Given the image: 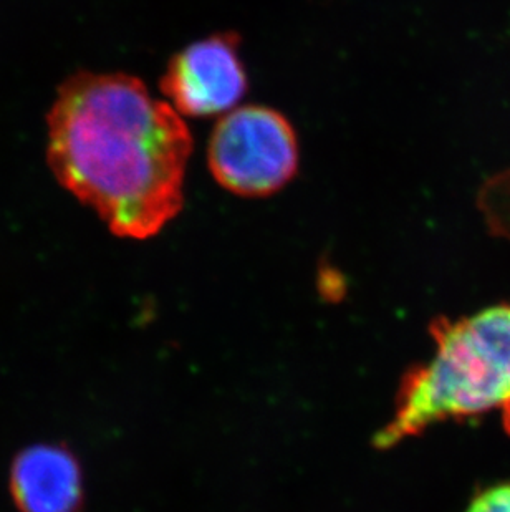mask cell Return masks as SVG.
I'll return each instance as SVG.
<instances>
[{
    "label": "cell",
    "instance_id": "obj_3",
    "mask_svg": "<svg viewBox=\"0 0 510 512\" xmlns=\"http://www.w3.org/2000/svg\"><path fill=\"white\" fill-rule=\"evenodd\" d=\"M299 163L294 126L264 105L236 107L222 115L207 145L212 178L242 198L279 193L297 176Z\"/></svg>",
    "mask_w": 510,
    "mask_h": 512
},
{
    "label": "cell",
    "instance_id": "obj_5",
    "mask_svg": "<svg viewBox=\"0 0 510 512\" xmlns=\"http://www.w3.org/2000/svg\"><path fill=\"white\" fill-rule=\"evenodd\" d=\"M10 494L20 512H78L83 503L82 469L62 446L20 451L10 468Z\"/></svg>",
    "mask_w": 510,
    "mask_h": 512
},
{
    "label": "cell",
    "instance_id": "obj_2",
    "mask_svg": "<svg viewBox=\"0 0 510 512\" xmlns=\"http://www.w3.org/2000/svg\"><path fill=\"white\" fill-rule=\"evenodd\" d=\"M431 360L401 382L395 413L376 435L388 450L433 425L494 415L510 435V302L431 324Z\"/></svg>",
    "mask_w": 510,
    "mask_h": 512
},
{
    "label": "cell",
    "instance_id": "obj_6",
    "mask_svg": "<svg viewBox=\"0 0 510 512\" xmlns=\"http://www.w3.org/2000/svg\"><path fill=\"white\" fill-rule=\"evenodd\" d=\"M466 512H510V481L481 489L471 499Z\"/></svg>",
    "mask_w": 510,
    "mask_h": 512
},
{
    "label": "cell",
    "instance_id": "obj_1",
    "mask_svg": "<svg viewBox=\"0 0 510 512\" xmlns=\"http://www.w3.org/2000/svg\"><path fill=\"white\" fill-rule=\"evenodd\" d=\"M193 133L168 102L126 73L80 72L49 115V165L116 236L148 239L184 206Z\"/></svg>",
    "mask_w": 510,
    "mask_h": 512
},
{
    "label": "cell",
    "instance_id": "obj_4",
    "mask_svg": "<svg viewBox=\"0 0 510 512\" xmlns=\"http://www.w3.org/2000/svg\"><path fill=\"white\" fill-rule=\"evenodd\" d=\"M236 32L209 35L174 54L159 90L181 116L226 115L246 97L249 80Z\"/></svg>",
    "mask_w": 510,
    "mask_h": 512
}]
</instances>
